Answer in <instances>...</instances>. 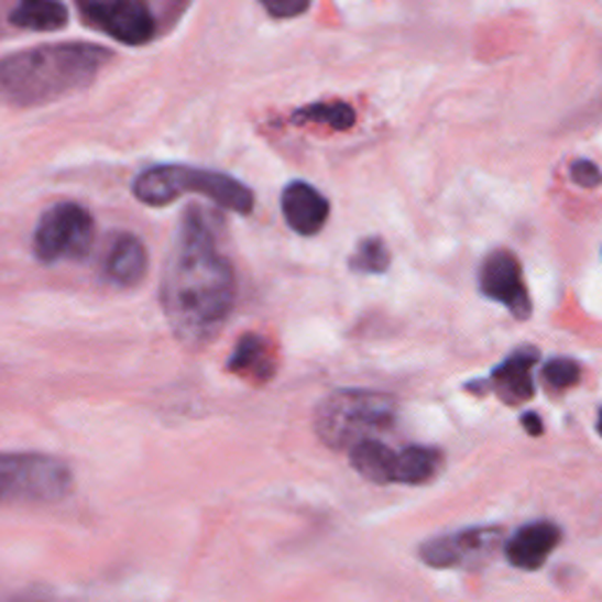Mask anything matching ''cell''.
<instances>
[{
	"label": "cell",
	"instance_id": "6da1fadb",
	"mask_svg": "<svg viewBox=\"0 0 602 602\" xmlns=\"http://www.w3.org/2000/svg\"><path fill=\"white\" fill-rule=\"evenodd\" d=\"M236 304V275L217 248L208 219L188 208L179 223L161 278V306L172 332L186 347L212 341Z\"/></svg>",
	"mask_w": 602,
	"mask_h": 602
},
{
	"label": "cell",
	"instance_id": "7a4b0ae2",
	"mask_svg": "<svg viewBox=\"0 0 602 602\" xmlns=\"http://www.w3.org/2000/svg\"><path fill=\"white\" fill-rule=\"evenodd\" d=\"M109 62V50L95 43H50L0 57V105H53L92 85Z\"/></svg>",
	"mask_w": 602,
	"mask_h": 602
},
{
	"label": "cell",
	"instance_id": "3957f363",
	"mask_svg": "<svg viewBox=\"0 0 602 602\" xmlns=\"http://www.w3.org/2000/svg\"><path fill=\"white\" fill-rule=\"evenodd\" d=\"M132 194L140 203L151 205V208H163V205L175 203L179 196L186 194L210 198L219 208H227L238 215H250L254 205V196L243 182L217 169L191 165L146 167L134 177Z\"/></svg>",
	"mask_w": 602,
	"mask_h": 602
},
{
	"label": "cell",
	"instance_id": "277c9868",
	"mask_svg": "<svg viewBox=\"0 0 602 602\" xmlns=\"http://www.w3.org/2000/svg\"><path fill=\"white\" fill-rule=\"evenodd\" d=\"M395 424V401L376 391H335L316 407V436L330 450H353L358 442L372 440Z\"/></svg>",
	"mask_w": 602,
	"mask_h": 602
},
{
	"label": "cell",
	"instance_id": "5b68a950",
	"mask_svg": "<svg viewBox=\"0 0 602 602\" xmlns=\"http://www.w3.org/2000/svg\"><path fill=\"white\" fill-rule=\"evenodd\" d=\"M72 490L66 461L41 452H0V506L57 504Z\"/></svg>",
	"mask_w": 602,
	"mask_h": 602
},
{
	"label": "cell",
	"instance_id": "8992f818",
	"mask_svg": "<svg viewBox=\"0 0 602 602\" xmlns=\"http://www.w3.org/2000/svg\"><path fill=\"white\" fill-rule=\"evenodd\" d=\"M95 219L78 203L50 208L33 231V254L45 266L83 260L92 248Z\"/></svg>",
	"mask_w": 602,
	"mask_h": 602
},
{
	"label": "cell",
	"instance_id": "52a82bcc",
	"mask_svg": "<svg viewBox=\"0 0 602 602\" xmlns=\"http://www.w3.org/2000/svg\"><path fill=\"white\" fill-rule=\"evenodd\" d=\"M83 22L107 33L123 45H146L156 36V20L151 8L140 0H111V3H80Z\"/></svg>",
	"mask_w": 602,
	"mask_h": 602
},
{
	"label": "cell",
	"instance_id": "ba28073f",
	"mask_svg": "<svg viewBox=\"0 0 602 602\" xmlns=\"http://www.w3.org/2000/svg\"><path fill=\"white\" fill-rule=\"evenodd\" d=\"M499 544H502V529L499 527H469L426 541L419 548V558L436 570L480 567L496 554Z\"/></svg>",
	"mask_w": 602,
	"mask_h": 602
},
{
	"label": "cell",
	"instance_id": "9c48e42d",
	"mask_svg": "<svg viewBox=\"0 0 602 602\" xmlns=\"http://www.w3.org/2000/svg\"><path fill=\"white\" fill-rule=\"evenodd\" d=\"M480 289H483L485 297L504 304L513 318L527 320L532 316V302L521 262L508 250H496L483 262Z\"/></svg>",
	"mask_w": 602,
	"mask_h": 602
},
{
	"label": "cell",
	"instance_id": "30bf717a",
	"mask_svg": "<svg viewBox=\"0 0 602 602\" xmlns=\"http://www.w3.org/2000/svg\"><path fill=\"white\" fill-rule=\"evenodd\" d=\"M537 349L513 351L502 365H496L490 374L488 384H480V391L492 388L506 405L527 403L535 395V382H532V368L537 365Z\"/></svg>",
	"mask_w": 602,
	"mask_h": 602
},
{
	"label": "cell",
	"instance_id": "8fae6325",
	"mask_svg": "<svg viewBox=\"0 0 602 602\" xmlns=\"http://www.w3.org/2000/svg\"><path fill=\"white\" fill-rule=\"evenodd\" d=\"M281 205L287 227L299 236H316L330 217L328 198H325L316 186L306 182L287 184Z\"/></svg>",
	"mask_w": 602,
	"mask_h": 602
},
{
	"label": "cell",
	"instance_id": "7c38bea8",
	"mask_svg": "<svg viewBox=\"0 0 602 602\" xmlns=\"http://www.w3.org/2000/svg\"><path fill=\"white\" fill-rule=\"evenodd\" d=\"M560 544V527L537 521L523 525L515 535L506 541V558L513 567L525 572H535L554 554V548Z\"/></svg>",
	"mask_w": 602,
	"mask_h": 602
},
{
	"label": "cell",
	"instance_id": "4fadbf2b",
	"mask_svg": "<svg viewBox=\"0 0 602 602\" xmlns=\"http://www.w3.org/2000/svg\"><path fill=\"white\" fill-rule=\"evenodd\" d=\"M149 269V252L144 243L132 233H118L111 243L107 260H105V275L120 287H132L142 283Z\"/></svg>",
	"mask_w": 602,
	"mask_h": 602
},
{
	"label": "cell",
	"instance_id": "5bb4252c",
	"mask_svg": "<svg viewBox=\"0 0 602 602\" xmlns=\"http://www.w3.org/2000/svg\"><path fill=\"white\" fill-rule=\"evenodd\" d=\"M227 370L252 382H269L275 374V358L269 341L260 335H243L236 343Z\"/></svg>",
	"mask_w": 602,
	"mask_h": 602
},
{
	"label": "cell",
	"instance_id": "9a60e30c",
	"mask_svg": "<svg viewBox=\"0 0 602 602\" xmlns=\"http://www.w3.org/2000/svg\"><path fill=\"white\" fill-rule=\"evenodd\" d=\"M395 457H398V452L391 450L380 438L363 440L353 450H349L351 467L374 485H393Z\"/></svg>",
	"mask_w": 602,
	"mask_h": 602
},
{
	"label": "cell",
	"instance_id": "2e32d148",
	"mask_svg": "<svg viewBox=\"0 0 602 602\" xmlns=\"http://www.w3.org/2000/svg\"><path fill=\"white\" fill-rule=\"evenodd\" d=\"M442 467V455L434 447L409 445L395 457L393 483L401 485H424L434 480Z\"/></svg>",
	"mask_w": 602,
	"mask_h": 602
},
{
	"label": "cell",
	"instance_id": "e0dca14e",
	"mask_svg": "<svg viewBox=\"0 0 602 602\" xmlns=\"http://www.w3.org/2000/svg\"><path fill=\"white\" fill-rule=\"evenodd\" d=\"M8 22L22 31H59L68 24V10L50 0H26L10 10Z\"/></svg>",
	"mask_w": 602,
	"mask_h": 602
},
{
	"label": "cell",
	"instance_id": "ac0fdd59",
	"mask_svg": "<svg viewBox=\"0 0 602 602\" xmlns=\"http://www.w3.org/2000/svg\"><path fill=\"white\" fill-rule=\"evenodd\" d=\"M292 123L306 125V123H318V125H330L332 130H349L355 123V113L349 105L343 101H320V105H311L297 109L292 113Z\"/></svg>",
	"mask_w": 602,
	"mask_h": 602
},
{
	"label": "cell",
	"instance_id": "d6986e66",
	"mask_svg": "<svg viewBox=\"0 0 602 602\" xmlns=\"http://www.w3.org/2000/svg\"><path fill=\"white\" fill-rule=\"evenodd\" d=\"M391 254L382 238L360 240L355 254L349 260L351 271L355 273H384L388 271Z\"/></svg>",
	"mask_w": 602,
	"mask_h": 602
},
{
	"label": "cell",
	"instance_id": "ffe728a7",
	"mask_svg": "<svg viewBox=\"0 0 602 602\" xmlns=\"http://www.w3.org/2000/svg\"><path fill=\"white\" fill-rule=\"evenodd\" d=\"M579 365L570 358H554L550 363H546L541 376L550 391H567L579 382Z\"/></svg>",
	"mask_w": 602,
	"mask_h": 602
},
{
	"label": "cell",
	"instance_id": "44dd1931",
	"mask_svg": "<svg viewBox=\"0 0 602 602\" xmlns=\"http://www.w3.org/2000/svg\"><path fill=\"white\" fill-rule=\"evenodd\" d=\"M572 179L583 188H595L602 182V172L593 161H574L572 163Z\"/></svg>",
	"mask_w": 602,
	"mask_h": 602
},
{
	"label": "cell",
	"instance_id": "7402d4cb",
	"mask_svg": "<svg viewBox=\"0 0 602 602\" xmlns=\"http://www.w3.org/2000/svg\"><path fill=\"white\" fill-rule=\"evenodd\" d=\"M266 12L275 20H287V17H297L308 10V3H266Z\"/></svg>",
	"mask_w": 602,
	"mask_h": 602
},
{
	"label": "cell",
	"instance_id": "603a6c76",
	"mask_svg": "<svg viewBox=\"0 0 602 602\" xmlns=\"http://www.w3.org/2000/svg\"><path fill=\"white\" fill-rule=\"evenodd\" d=\"M523 426L527 428L529 436H541L544 434V424H541L539 415H535V412H527V415L523 417Z\"/></svg>",
	"mask_w": 602,
	"mask_h": 602
},
{
	"label": "cell",
	"instance_id": "cb8c5ba5",
	"mask_svg": "<svg viewBox=\"0 0 602 602\" xmlns=\"http://www.w3.org/2000/svg\"><path fill=\"white\" fill-rule=\"evenodd\" d=\"M598 434L602 436V409H600V417H598Z\"/></svg>",
	"mask_w": 602,
	"mask_h": 602
}]
</instances>
